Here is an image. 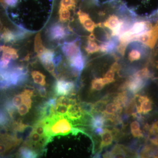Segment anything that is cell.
Listing matches in <instances>:
<instances>
[{"label":"cell","mask_w":158,"mask_h":158,"mask_svg":"<svg viewBox=\"0 0 158 158\" xmlns=\"http://www.w3.org/2000/svg\"><path fill=\"white\" fill-rule=\"evenodd\" d=\"M49 127V135L51 138L58 135H66L70 133L76 135L81 130L74 128L66 116L56 113L52 118H47Z\"/></svg>","instance_id":"6da1fadb"},{"label":"cell","mask_w":158,"mask_h":158,"mask_svg":"<svg viewBox=\"0 0 158 158\" xmlns=\"http://www.w3.org/2000/svg\"><path fill=\"white\" fill-rule=\"evenodd\" d=\"M56 102V98H50L38 106L37 112L40 115L39 119L51 118L56 114L55 107Z\"/></svg>","instance_id":"7a4b0ae2"},{"label":"cell","mask_w":158,"mask_h":158,"mask_svg":"<svg viewBox=\"0 0 158 158\" xmlns=\"http://www.w3.org/2000/svg\"><path fill=\"white\" fill-rule=\"evenodd\" d=\"M145 85V80L133 76L121 87V90L127 89L131 93L135 94L141 90Z\"/></svg>","instance_id":"3957f363"},{"label":"cell","mask_w":158,"mask_h":158,"mask_svg":"<svg viewBox=\"0 0 158 158\" xmlns=\"http://www.w3.org/2000/svg\"><path fill=\"white\" fill-rule=\"evenodd\" d=\"M135 97L137 112L139 115L147 114L152 110V102L149 98L139 95H136Z\"/></svg>","instance_id":"277c9868"},{"label":"cell","mask_w":158,"mask_h":158,"mask_svg":"<svg viewBox=\"0 0 158 158\" xmlns=\"http://www.w3.org/2000/svg\"><path fill=\"white\" fill-rule=\"evenodd\" d=\"M74 83L64 80H59L56 82L55 91L58 96H65L73 93L74 90Z\"/></svg>","instance_id":"5b68a950"},{"label":"cell","mask_w":158,"mask_h":158,"mask_svg":"<svg viewBox=\"0 0 158 158\" xmlns=\"http://www.w3.org/2000/svg\"><path fill=\"white\" fill-rule=\"evenodd\" d=\"M68 33L62 24L55 23L49 28L48 35L51 40H59L65 38Z\"/></svg>","instance_id":"8992f818"},{"label":"cell","mask_w":158,"mask_h":158,"mask_svg":"<svg viewBox=\"0 0 158 158\" xmlns=\"http://www.w3.org/2000/svg\"><path fill=\"white\" fill-rule=\"evenodd\" d=\"M61 49L63 53L68 59L76 56L81 51L76 41L64 43Z\"/></svg>","instance_id":"52a82bcc"},{"label":"cell","mask_w":158,"mask_h":158,"mask_svg":"<svg viewBox=\"0 0 158 158\" xmlns=\"http://www.w3.org/2000/svg\"><path fill=\"white\" fill-rule=\"evenodd\" d=\"M85 114L82 110L79 104H75L69 106L66 116L72 121L81 120Z\"/></svg>","instance_id":"ba28073f"},{"label":"cell","mask_w":158,"mask_h":158,"mask_svg":"<svg viewBox=\"0 0 158 158\" xmlns=\"http://www.w3.org/2000/svg\"><path fill=\"white\" fill-rule=\"evenodd\" d=\"M78 16L80 23L87 31L92 33L97 27L94 22L90 19L89 15L86 12L79 10L77 12Z\"/></svg>","instance_id":"9c48e42d"},{"label":"cell","mask_w":158,"mask_h":158,"mask_svg":"<svg viewBox=\"0 0 158 158\" xmlns=\"http://www.w3.org/2000/svg\"><path fill=\"white\" fill-rule=\"evenodd\" d=\"M69 64L72 68L77 72H81L85 68V57L80 51L78 54L69 59Z\"/></svg>","instance_id":"30bf717a"},{"label":"cell","mask_w":158,"mask_h":158,"mask_svg":"<svg viewBox=\"0 0 158 158\" xmlns=\"http://www.w3.org/2000/svg\"><path fill=\"white\" fill-rule=\"evenodd\" d=\"M150 26L148 23L144 21H141L135 23L128 30L131 35L135 37L137 35L144 33L149 30Z\"/></svg>","instance_id":"8fae6325"},{"label":"cell","mask_w":158,"mask_h":158,"mask_svg":"<svg viewBox=\"0 0 158 158\" xmlns=\"http://www.w3.org/2000/svg\"><path fill=\"white\" fill-rule=\"evenodd\" d=\"M104 158H126L127 155L125 151L124 146L120 144H116L110 152L104 154Z\"/></svg>","instance_id":"7c38bea8"},{"label":"cell","mask_w":158,"mask_h":158,"mask_svg":"<svg viewBox=\"0 0 158 158\" xmlns=\"http://www.w3.org/2000/svg\"><path fill=\"white\" fill-rule=\"evenodd\" d=\"M123 108L120 105L113 101V102L110 103L106 105L102 114L109 116L119 115L122 112Z\"/></svg>","instance_id":"4fadbf2b"},{"label":"cell","mask_w":158,"mask_h":158,"mask_svg":"<svg viewBox=\"0 0 158 158\" xmlns=\"http://www.w3.org/2000/svg\"><path fill=\"white\" fill-rule=\"evenodd\" d=\"M90 126L92 130L103 128L105 125V116L103 114H95L92 116L90 121Z\"/></svg>","instance_id":"5bb4252c"},{"label":"cell","mask_w":158,"mask_h":158,"mask_svg":"<svg viewBox=\"0 0 158 158\" xmlns=\"http://www.w3.org/2000/svg\"><path fill=\"white\" fill-rule=\"evenodd\" d=\"M102 137V142L100 144V148L110 146L112 144L113 140V134L111 130L107 128H104L103 132L101 135Z\"/></svg>","instance_id":"9a60e30c"},{"label":"cell","mask_w":158,"mask_h":158,"mask_svg":"<svg viewBox=\"0 0 158 158\" xmlns=\"http://www.w3.org/2000/svg\"><path fill=\"white\" fill-rule=\"evenodd\" d=\"M20 156L24 158H37L38 156V152L28 146H23L19 150Z\"/></svg>","instance_id":"2e32d148"},{"label":"cell","mask_w":158,"mask_h":158,"mask_svg":"<svg viewBox=\"0 0 158 158\" xmlns=\"http://www.w3.org/2000/svg\"><path fill=\"white\" fill-rule=\"evenodd\" d=\"M2 34L1 35V39L5 43L16 42V36L15 31H10L9 29L4 28Z\"/></svg>","instance_id":"e0dca14e"},{"label":"cell","mask_w":158,"mask_h":158,"mask_svg":"<svg viewBox=\"0 0 158 158\" xmlns=\"http://www.w3.org/2000/svg\"><path fill=\"white\" fill-rule=\"evenodd\" d=\"M148 32L149 35V42L148 47L153 48L158 40V24L150 29Z\"/></svg>","instance_id":"ac0fdd59"},{"label":"cell","mask_w":158,"mask_h":158,"mask_svg":"<svg viewBox=\"0 0 158 158\" xmlns=\"http://www.w3.org/2000/svg\"><path fill=\"white\" fill-rule=\"evenodd\" d=\"M46 48L42 44L40 33H37L34 40V51L39 57L45 51Z\"/></svg>","instance_id":"d6986e66"},{"label":"cell","mask_w":158,"mask_h":158,"mask_svg":"<svg viewBox=\"0 0 158 158\" xmlns=\"http://www.w3.org/2000/svg\"><path fill=\"white\" fill-rule=\"evenodd\" d=\"M129 100L127 91L124 90L117 94L113 101L123 108L126 106Z\"/></svg>","instance_id":"ffe728a7"},{"label":"cell","mask_w":158,"mask_h":158,"mask_svg":"<svg viewBox=\"0 0 158 158\" xmlns=\"http://www.w3.org/2000/svg\"><path fill=\"white\" fill-rule=\"evenodd\" d=\"M117 46L116 41L114 40H110L107 42L102 43L99 46L100 50L103 52H112L116 48Z\"/></svg>","instance_id":"44dd1931"},{"label":"cell","mask_w":158,"mask_h":158,"mask_svg":"<svg viewBox=\"0 0 158 158\" xmlns=\"http://www.w3.org/2000/svg\"><path fill=\"white\" fill-rule=\"evenodd\" d=\"M32 78L36 84L44 86L46 85L45 76L41 73L37 71H34L31 73Z\"/></svg>","instance_id":"7402d4cb"},{"label":"cell","mask_w":158,"mask_h":158,"mask_svg":"<svg viewBox=\"0 0 158 158\" xmlns=\"http://www.w3.org/2000/svg\"><path fill=\"white\" fill-rule=\"evenodd\" d=\"M22 96L23 102V103L27 105L30 109L32 106V99L31 97L33 94V92L31 90L26 89L23 92L21 93Z\"/></svg>","instance_id":"603a6c76"},{"label":"cell","mask_w":158,"mask_h":158,"mask_svg":"<svg viewBox=\"0 0 158 158\" xmlns=\"http://www.w3.org/2000/svg\"><path fill=\"white\" fill-rule=\"evenodd\" d=\"M85 49L88 54H91L98 52L100 48L98 44L94 40L88 39Z\"/></svg>","instance_id":"cb8c5ba5"},{"label":"cell","mask_w":158,"mask_h":158,"mask_svg":"<svg viewBox=\"0 0 158 158\" xmlns=\"http://www.w3.org/2000/svg\"><path fill=\"white\" fill-rule=\"evenodd\" d=\"M55 53L52 50L46 49L45 51L39 57L41 62L53 61L55 56Z\"/></svg>","instance_id":"d4e9b609"},{"label":"cell","mask_w":158,"mask_h":158,"mask_svg":"<svg viewBox=\"0 0 158 158\" xmlns=\"http://www.w3.org/2000/svg\"><path fill=\"white\" fill-rule=\"evenodd\" d=\"M59 13V20L61 22H66L70 19V12L69 9L60 6Z\"/></svg>","instance_id":"484cf974"},{"label":"cell","mask_w":158,"mask_h":158,"mask_svg":"<svg viewBox=\"0 0 158 158\" xmlns=\"http://www.w3.org/2000/svg\"><path fill=\"white\" fill-rule=\"evenodd\" d=\"M7 52L11 55L12 60H16L19 58L17 53V50L15 49L12 48L10 47L5 45L0 46V52Z\"/></svg>","instance_id":"4316f807"},{"label":"cell","mask_w":158,"mask_h":158,"mask_svg":"<svg viewBox=\"0 0 158 158\" xmlns=\"http://www.w3.org/2000/svg\"><path fill=\"white\" fill-rule=\"evenodd\" d=\"M10 123L9 116L2 110L0 109V127H9Z\"/></svg>","instance_id":"83f0119b"},{"label":"cell","mask_w":158,"mask_h":158,"mask_svg":"<svg viewBox=\"0 0 158 158\" xmlns=\"http://www.w3.org/2000/svg\"><path fill=\"white\" fill-rule=\"evenodd\" d=\"M105 85L102 81V78H95L91 82V89L92 90H101L105 87Z\"/></svg>","instance_id":"f1b7e54d"},{"label":"cell","mask_w":158,"mask_h":158,"mask_svg":"<svg viewBox=\"0 0 158 158\" xmlns=\"http://www.w3.org/2000/svg\"><path fill=\"white\" fill-rule=\"evenodd\" d=\"M57 103L69 106L71 105H74L77 103L76 101L73 99L64 96L59 97L57 100Z\"/></svg>","instance_id":"f546056e"},{"label":"cell","mask_w":158,"mask_h":158,"mask_svg":"<svg viewBox=\"0 0 158 158\" xmlns=\"http://www.w3.org/2000/svg\"><path fill=\"white\" fill-rule=\"evenodd\" d=\"M133 76L145 80L151 77V73L148 68H144L138 71Z\"/></svg>","instance_id":"4dcf8cb0"},{"label":"cell","mask_w":158,"mask_h":158,"mask_svg":"<svg viewBox=\"0 0 158 158\" xmlns=\"http://www.w3.org/2000/svg\"><path fill=\"white\" fill-rule=\"evenodd\" d=\"M44 68L47 69L49 72L52 73L54 77H57V75L55 72V66L53 61H45V62H41Z\"/></svg>","instance_id":"1f68e13d"},{"label":"cell","mask_w":158,"mask_h":158,"mask_svg":"<svg viewBox=\"0 0 158 158\" xmlns=\"http://www.w3.org/2000/svg\"><path fill=\"white\" fill-rule=\"evenodd\" d=\"M141 52L137 49L132 50L128 54V59L131 62L138 61L141 59Z\"/></svg>","instance_id":"d6a6232c"},{"label":"cell","mask_w":158,"mask_h":158,"mask_svg":"<svg viewBox=\"0 0 158 158\" xmlns=\"http://www.w3.org/2000/svg\"><path fill=\"white\" fill-rule=\"evenodd\" d=\"M60 7L69 9L75 8L76 2V0H61L60 3Z\"/></svg>","instance_id":"836d02e7"},{"label":"cell","mask_w":158,"mask_h":158,"mask_svg":"<svg viewBox=\"0 0 158 158\" xmlns=\"http://www.w3.org/2000/svg\"><path fill=\"white\" fill-rule=\"evenodd\" d=\"M69 107L64 105L57 103L55 107L56 113L59 115L66 116L68 111Z\"/></svg>","instance_id":"e575fe53"},{"label":"cell","mask_w":158,"mask_h":158,"mask_svg":"<svg viewBox=\"0 0 158 158\" xmlns=\"http://www.w3.org/2000/svg\"><path fill=\"white\" fill-rule=\"evenodd\" d=\"M34 130L33 127L26 125L23 131V141H26L28 139L31 135V133Z\"/></svg>","instance_id":"d590c367"},{"label":"cell","mask_w":158,"mask_h":158,"mask_svg":"<svg viewBox=\"0 0 158 158\" xmlns=\"http://www.w3.org/2000/svg\"><path fill=\"white\" fill-rule=\"evenodd\" d=\"M128 44L127 43L120 42L118 45L116 47V49L122 56H124Z\"/></svg>","instance_id":"8d00e7d4"},{"label":"cell","mask_w":158,"mask_h":158,"mask_svg":"<svg viewBox=\"0 0 158 158\" xmlns=\"http://www.w3.org/2000/svg\"><path fill=\"white\" fill-rule=\"evenodd\" d=\"M17 109L20 115L21 116H24L28 113L30 108L27 105L24 103H22L18 107Z\"/></svg>","instance_id":"74e56055"},{"label":"cell","mask_w":158,"mask_h":158,"mask_svg":"<svg viewBox=\"0 0 158 158\" xmlns=\"http://www.w3.org/2000/svg\"><path fill=\"white\" fill-rule=\"evenodd\" d=\"M11 101L15 106L17 108L19 106L23 103V99L21 94H20L15 95L12 99V100H11Z\"/></svg>","instance_id":"f35d334b"},{"label":"cell","mask_w":158,"mask_h":158,"mask_svg":"<svg viewBox=\"0 0 158 158\" xmlns=\"http://www.w3.org/2000/svg\"><path fill=\"white\" fill-rule=\"evenodd\" d=\"M18 1L19 0H3V3L11 8H14L17 6Z\"/></svg>","instance_id":"ab89813d"},{"label":"cell","mask_w":158,"mask_h":158,"mask_svg":"<svg viewBox=\"0 0 158 158\" xmlns=\"http://www.w3.org/2000/svg\"><path fill=\"white\" fill-rule=\"evenodd\" d=\"M132 135L135 138H141L144 137V135L142 133V131L140 129L131 131Z\"/></svg>","instance_id":"60d3db41"},{"label":"cell","mask_w":158,"mask_h":158,"mask_svg":"<svg viewBox=\"0 0 158 158\" xmlns=\"http://www.w3.org/2000/svg\"><path fill=\"white\" fill-rule=\"evenodd\" d=\"M115 72H114L113 69H110V70L108 71L105 74L104 77L106 78L110 79V80H112V81H115V80L114 79V77H115Z\"/></svg>","instance_id":"b9f144b4"},{"label":"cell","mask_w":158,"mask_h":158,"mask_svg":"<svg viewBox=\"0 0 158 158\" xmlns=\"http://www.w3.org/2000/svg\"><path fill=\"white\" fill-rule=\"evenodd\" d=\"M37 89L40 96L42 97H46L47 96V91L45 88L43 86H38L37 87Z\"/></svg>","instance_id":"7bdbcfd3"},{"label":"cell","mask_w":158,"mask_h":158,"mask_svg":"<svg viewBox=\"0 0 158 158\" xmlns=\"http://www.w3.org/2000/svg\"><path fill=\"white\" fill-rule=\"evenodd\" d=\"M62 56L61 55H59V56L54 57L53 62L56 67L59 66L60 62H62Z\"/></svg>","instance_id":"ee69618b"},{"label":"cell","mask_w":158,"mask_h":158,"mask_svg":"<svg viewBox=\"0 0 158 158\" xmlns=\"http://www.w3.org/2000/svg\"><path fill=\"white\" fill-rule=\"evenodd\" d=\"M140 128V124L137 121H133L131 124V131Z\"/></svg>","instance_id":"f6af8a7d"},{"label":"cell","mask_w":158,"mask_h":158,"mask_svg":"<svg viewBox=\"0 0 158 158\" xmlns=\"http://www.w3.org/2000/svg\"><path fill=\"white\" fill-rule=\"evenodd\" d=\"M110 69H113L114 72L118 71L120 69V66H119V64L117 62H116L112 65Z\"/></svg>","instance_id":"bcb514c9"},{"label":"cell","mask_w":158,"mask_h":158,"mask_svg":"<svg viewBox=\"0 0 158 158\" xmlns=\"http://www.w3.org/2000/svg\"><path fill=\"white\" fill-rule=\"evenodd\" d=\"M151 134L152 135H155L158 138V129L154 130V131H151L150 132Z\"/></svg>","instance_id":"7dc6e473"},{"label":"cell","mask_w":158,"mask_h":158,"mask_svg":"<svg viewBox=\"0 0 158 158\" xmlns=\"http://www.w3.org/2000/svg\"><path fill=\"white\" fill-rule=\"evenodd\" d=\"M94 38H95V36L94 35L93 33H91V34L89 35L88 37V39L92 40H94Z\"/></svg>","instance_id":"c3c4849f"},{"label":"cell","mask_w":158,"mask_h":158,"mask_svg":"<svg viewBox=\"0 0 158 158\" xmlns=\"http://www.w3.org/2000/svg\"><path fill=\"white\" fill-rule=\"evenodd\" d=\"M3 25L2 23V21L0 20V32H2V31H3Z\"/></svg>","instance_id":"681fc988"},{"label":"cell","mask_w":158,"mask_h":158,"mask_svg":"<svg viewBox=\"0 0 158 158\" xmlns=\"http://www.w3.org/2000/svg\"><path fill=\"white\" fill-rule=\"evenodd\" d=\"M3 0H0V2L3 3Z\"/></svg>","instance_id":"f907efd6"},{"label":"cell","mask_w":158,"mask_h":158,"mask_svg":"<svg viewBox=\"0 0 158 158\" xmlns=\"http://www.w3.org/2000/svg\"><path fill=\"white\" fill-rule=\"evenodd\" d=\"M158 68V66H157Z\"/></svg>","instance_id":"816d5d0a"},{"label":"cell","mask_w":158,"mask_h":158,"mask_svg":"<svg viewBox=\"0 0 158 158\" xmlns=\"http://www.w3.org/2000/svg\"><path fill=\"white\" fill-rule=\"evenodd\" d=\"M157 147H158V146H157Z\"/></svg>","instance_id":"f5cc1de1"},{"label":"cell","mask_w":158,"mask_h":158,"mask_svg":"<svg viewBox=\"0 0 158 158\" xmlns=\"http://www.w3.org/2000/svg\"><path fill=\"white\" fill-rule=\"evenodd\" d=\"M0 46H1V45H0Z\"/></svg>","instance_id":"db71d44e"}]
</instances>
